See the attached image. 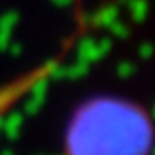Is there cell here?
<instances>
[{
    "label": "cell",
    "mask_w": 155,
    "mask_h": 155,
    "mask_svg": "<svg viewBox=\"0 0 155 155\" xmlns=\"http://www.w3.org/2000/svg\"><path fill=\"white\" fill-rule=\"evenodd\" d=\"M38 77H42V73L38 75H30L22 81V83H16V85H8V87H2L0 89V113H4L8 107H12V103L16 101L22 93H26L30 89V85L35 83Z\"/></svg>",
    "instance_id": "1"
}]
</instances>
